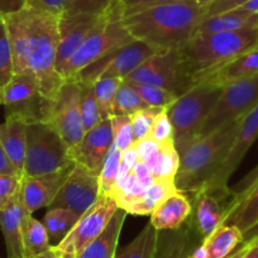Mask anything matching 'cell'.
Instances as JSON below:
<instances>
[{"mask_svg": "<svg viewBox=\"0 0 258 258\" xmlns=\"http://www.w3.org/2000/svg\"><path fill=\"white\" fill-rule=\"evenodd\" d=\"M59 16L39 0H27L21 11L3 16L14 75L31 74L38 83L42 95L51 101L64 83L57 71Z\"/></svg>", "mask_w": 258, "mask_h": 258, "instance_id": "obj_1", "label": "cell"}, {"mask_svg": "<svg viewBox=\"0 0 258 258\" xmlns=\"http://www.w3.org/2000/svg\"><path fill=\"white\" fill-rule=\"evenodd\" d=\"M205 18V8L188 0H171L121 18L135 39L160 51L180 49L194 36Z\"/></svg>", "mask_w": 258, "mask_h": 258, "instance_id": "obj_2", "label": "cell"}, {"mask_svg": "<svg viewBox=\"0 0 258 258\" xmlns=\"http://www.w3.org/2000/svg\"><path fill=\"white\" fill-rule=\"evenodd\" d=\"M257 46L258 28L248 27L224 33L192 36L180 51L198 84Z\"/></svg>", "mask_w": 258, "mask_h": 258, "instance_id": "obj_3", "label": "cell"}, {"mask_svg": "<svg viewBox=\"0 0 258 258\" xmlns=\"http://www.w3.org/2000/svg\"><path fill=\"white\" fill-rule=\"evenodd\" d=\"M238 125L239 120L230 121L207 137L195 141L183 151L175 176L178 192H194L215 175L232 147Z\"/></svg>", "mask_w": 258, "mask_h": 258, "instance_id": "obj_4", "label": "cell"}, {"mask_svg": "<svg viewBox=\"0 0 258 258\" xmlns=\"http://www.w3.org/2000/svg\"><path fill=\"white\" fill-rule=\"evenodd\" d=\"M223 86L212 80H203L194 85L167 108L173 131V145L178 156L198 141L199 132L210 110L220 96Z\"/></svg>", "mask_w": 258, "mask_h": 258, "instance_id": "obj_5", "label": "cell"}, {"mask_svg": "<svg viewBox=\"0 0 258 258\" xmlns=\"http://www.w3.org/2000/svg\"><path fill=\"white\" fill-rule=\"evenodd\" d=\"M75 162L57 129L47 121L27 124V151L23 176L46 175Z\"/></svg>", "mask_w": 258, "mask_h": 258, "instance_id": "obj_6", "label": "cell"}, {"mask_svg": "<svg viewBox=\"0 0 258 258\" xmlns=\"http://www.w3.org/2000/svg\"><path fill=\"white\" fill-rule=\"evenodd\" d=\"M124 80L160 86L177 96L183 95L194 85H197L180 49L157 52Z\"/></svg>", "mask_w": 258, "mask_h": 258, "instance_id": "obj_7", "label": "cell"}, {"mask_svg": "<svg viewBox=\"0 0 258 258\" xmlns=\"http://www.w3.org/2000/svg\"><path fill=\"white\" fill-rule=\"evenodd\" d=\"M258 105V75L225 84L199 132L207 137L230 121L240 120Z\"/></svg>", "mask_w": 258, "mask_h": 258, "instance_id": "obj_8", "label": "cell"}, {"mask_svg": "<svg viewBox=\"0 0 258 258\" xmlns=\"http://www.w3.org/2000/svg\"><path fill=\"white\" fill-rule=\"evenodd\" d=\"M2 105L6 110V118L22 119L27 124L47 121L51 100H47L41 93L38 83L31 74H17L0 90Z\"/></svg>", "mask_w": 258, "mask_h": 258, "instance_id": "obj_9", "label": "cell"}, {"mask_svg": "<svg viewBox=\"0 0 258 258\" xmlns=\"http://www.w3.org/2000/svg\"><path fill=\"white\" fill-rule=\"evenodd\" d=\"M120 21L121 19L106 21L86 38L83 46L74 53V56L62 69L61 76L64 81L74 78L86 66L103 58L110 52L125 46L129 42L135 41V38L124 28Z\"/></svg>", "mask_w": 258, "mask_h": 258, "instance_id": "obj_10", "label": "cell"}, {"mask_svg": "<svg viewBox=\"0 0 258 258\" xmlns=\"http://www.w3.org/2000/svg\"><path fill=\"white\" fill-rule=\"evenodd\" d=\"M258 140V105L250 110L247 115L239 120L233 145L220 165L215 175L202 187H205L215 198L225 203H229L232 198V188L229 187L230 177L239 167L244 156Z\"/></svg>", "mask_w": 258, "mask_h": 258, "instance_id": "obj_11", "label": "cell"}, {"mask_svg": "<svg viewBox=\"0 0 258 258\" xmlns=\"http://www.w3.org/2000/svg\"><path fill=\"white\" fill-rule=\"evenodd\" d=\"M157 52V49L153 48L150 44L135 39L125 46L110 52L94 63L86 66L84 70H81L71 79L79 83L90 84H94L98 79L101 78H118L124 80L146 59Z\"/></svg>", "mask_w": 258, "mask_h": 258, "instance_id": "obj_12", "label": "cell"}, {"mask_svg": "<svg viewBox=\"0 0 258 258\" xmlns=\"http://www.w3.org/2000/svg\"><path fill=\"white\" fill-rule=\"evenodd\" d=\"M80 89L79 81L73 79L64 81L51 103L47 119V123H51L57 129L70 150L85 135L80 113Z\"/></svg>", "mask_w": 258, "mask_h": 258, "instance_id": "obj_13", "label": "cell"}, {"mask_svg": "<svg viewBox=\"0 0 258 258\" xmlns=\"http://www.w3.org/2000/svg\"><path fill=\"white\" fill-rule=\"evenodd\" d=\"M116 210H118V205L113 198L100 195L95 204L81 215L68 237L59 244L52 247L53 250L79 255L91 240L103 233Z\"/></svg>", "mask_w": 258, "mask_h": 258, "instance_id": "obj_14", "label": "cell"}, {"mask_svg": "<svg viewBox=\"0 0 258 258\" xmlns=\"http://www.w3.org/2000/svg\"><path fill=\"white\" fill-rule=\"evenodd\" d=\"M100 197L99 173L75 163L73 171L48 208H62L83 215Z\"/></svg>", "mask_w": 258, "mask_h": 258, "instance_id": "obj_15", "label": "cell"}, {"mask_svg": "<svg viewBox=\"0 0 258 258\" xmlns=\"http://www.w3.org/2000/svg\"><path fill=\"white\" fill-rule=\"evenodd\" d=\"M110 19H121L120 13L91 16V14L61 13L58 21V48H57V71L61 75L62 69L76 51L83 46L89 36L100 24Z\"/></svg>", "mask_w": 258, "mask_h": 258, "instance_id": "obj_16", "label": "cell"}, {"mask_svg": "<svg viewBox=\"0 0 258 258\" xmlns=\"http://www.w3.org/2000/svg\"><path fill=\"white\" fill-rule=\"evenodd\" d=\"M113 143L110 119H104L98 125L85 132L83 140L70 150V156L76 163L100 173Z\"/></svg>", "mask_w": 258, "mask_h": 258, "instance_id": "obj_17", "label": "cell"}, {"mask_svg": "<svg viewBox=\"0 0 258 258\" xmlns=\"http://www.w3.org/2000/svg\"><path fill=\"white\" fill-rule=\"evenodd\" d=\"M75 163L73 162L61 170L46 175L22 177V200L28 213L33 214L36 210L48 208L51 205L59 188L62 187L64 181L68 180Z\"/></svg>", "mask_w": 258, "mask_h": 258, "instance_id": "obj_18", "label": "cell"}, {"mask_svg": "<svg viewBox=\"0 0 258 258\" xmlns=\"http://www.w3.org/2000/svg\"><path fill=\"white\" fill-rule=\"evenodd\" d=\"M191 195L192 213L188 220L200 239L204 240L223 224L228 203L215 198L205 187L198 188Z\"/></svg>", "mask_w": 258, "mask_h": 258, "instance_id": "obj_19", "label": "cell"}, {"mask_svg": "<svg viewBox=\"0 0 258 258\" xmlns=\"http://www.w3.org/2000/svg\"><path fill=\"white\" fill-rule=\"evenodd\" d=\"M27 214L31 213L24 207L21 190L4 209L0 210V229L6 243L7 258H24L22 229Z\"/></svg>", "mask_w": 258, "mask_h": 258, "instance_id": "obj_20", "label": "cell"}, {"mask_svg": "<svg viewBox=\"0 0 258 258\" xmlns=\"http://www.w3.org/2000/svg\"><path fill=\"white\" fill-rule=\"evenodd\" d=\"M203 240L195 233L190 220L172 230H158L155 258H188Z\"/></svg>", "mask_w": 258, "mask_h": 258, "instance_id": "obj_21", "label": "cell"}, {"mask_svg": "<svg viewBox=\"0 0 258 258\" xmlns=\"http://www.w3.org/2000/svg\"><path fill=\"white\" fill-rule=\"evenodd\" d=\"M192 213V205L186 194L173 192L155 208L151 224L157 230H172L182 227Z\"/></svg>", "mask_w": 258, "mask_h": 258, "instance_id": "obj_22", "label": "cell"}, {"mask_svg": "<svg viewBox=\"0 0 258 258\" xmlns=\"http://www.w3.org/2000/svg\"><path fill=\"white\" fill-rule=\"evenodd\" d=\"M0 143L7 157L23 176L27 151V123L22 119L8 116L0 124Z\"/></svg>", "mask_w": 258, "mask_h": 258, "instance_id": "obj_23", "label": "cell"}, {"mask_svg": "<svg viewBox=\"0 0 258 258\" xmlns=\"http://www.w3.org/2000/svg\"><path fill=\"white\" fill-rule=\"evenodd\" d=\"M125 210L118 208L115 214L100 235L91 240L80 252L79 258H114L118 250L119 238L126 218Z\"/></svg>", "mask_w": 258, "mask_h": 258, "instance_id": "obj_24", "label": "cell"}, {"mask_svg": "<svg viewBox=\"0 0 258 258\" xmlns=\"http://www.w3.org/2000/svg\"><path fill=\"white\" fill-rule=\"evenodd\" d=\"M223 224L235 225L243 235L258 224V183L237 202L228 203Z\"/></svg>", "mask_w": 258, "mask_h": 258, "instance_id": "obj_25", "label": "cell"}, {"mask_svg": "<svg viewBox=\"0 0 258 258\" xmlns=\"http://www.w3.org/2000/svg\"><path fill=\"white\" fill-rule=\"evenodd\" d=\"M175 180L170 178H157L153 180V182L141 194L140 197L129 202L123 210H125L126 214L131 215H151L155 208L160 203H162L166 198L176 192Z\"/></svg>", "mask_w": 258, "mask_h": 258, "instance_id": "obj_26", "label": "cell"}, {"mask_svg": "<svg viewBox=\"0 0 258 258\" xmlns=\"http://www.w3.org/2000/svg\"><path fill=\"white\" fill-rule=\"evenodd\" d=\"M248 27H255L254 14L234 9V11L204 18L197 27L194 36L224 33V32L238 31V29L248 28Z\"/></svg>", "mask_w": 258, "mask_h": 258, "instance_id": "obj_27", "label": "cell"}, {"mask_svg": "<svg viewBox=\"0 0 258 258\" xmlns=\"http://www.w3.org/2000/svg\"><path fill=\"white\" fill-rule=\"evenodd\" d=\"M258 75V46L243 53L234 61L228 63L219 71L213 74L212 76L205 80H212L218 85L224 86L232 81L240 80V79L253 78Z\"/></svg>", "mask_w": 258, "mask_h": 258, "instance_id": "obj_28", "label": "cell"}, {"mask_svg": "<svg viewBox=\"0 0 258 258\" xmlns=\"http://www.w3.org/2000/svg\"><path fill=\"white\" fill-rule=\"evenodd\" d=\"M244 240V235L235 225L222 224L203 240L207 258H225Z\"/></svg>", "mask_w": 258, "mask_h": 258, "instance_id": "obj_29", "label": "cell"}, {"mask_svg": "<svg viewBox=\"0 0 258 258\" xmlns=\"http://www.w3.org/2000/svg\"><path fill=\"white\" fill-rule=\"evenodd\" d=\"M23 250L24 258H42L52 250L48 234L43 223L27 214L23 222Z\"/></svg>", "mask_w": 258, "mask_h": 258, "instance_id": "obj_30", "label": "cell"}, {"mask_svg": "<svg viewBox=\"0 0 258 258\" xmlns=\"http://www.w3.org/2000/svg\"><path fill=\"white\" fill-rule=\"evenodd\" d=\"M80 217L81 215L76 214L71 210L62 209V208H54V209L48 208L42 219V223L46 228L52 247L59 244L64 238L68 237L69 233L79 222Z\"/></svg>", "mask_w": 258, "mask_h": 258, "instance_id": "obj_31", "label": "cell"}, {"mask_svg": "<svg viewBox=\"0 0 258 258\" xmlns=\"http://www.w3.org/2000/svg\"><path fill=\"white\" fill-rule=\"evenodd\" d=\"M157 242L158 230L150 222L132 242L116 250L114 258H155Z\"/></svg>", "mask_w": 258, "mask_h": 258, "instance_id": "obj_32", "label": "cell"}, {"mask_svg": "<svg viewBox=\"0 0 258 258\" xmlns=\"http://www.w3.org/2000/svg\"><path fill=\"white\" fill-rule=\"evenodd\" d=\"M147 166L150 167L152 177L155 180L157 178L175 180L178 166H180V156L176 151L173 142L161 145L157 152L147 162Z\"/></svg>", "mask_w": 258, "mask_h": 258, "instance_id": "obj_33", "label": "cell"}, {"mask_svg": "<svg viewBox=\"0 0 258 258\" xmlns=\"http://www.w3.org/2000/svg\"><path fill=\"white\" fill-rule=\"evenodd\" d=\"M148 108L140 94L126 80L121 81L111 106V115H132L137 111ZM109 116V118H110Z\"/></svg>", "mask_w": 258, "mask_h": 258, "instance_id": "obj_34", "label": "cell"}, {"mask_svg": "<svg viewBox=\"0 0 258 258\" xmlns=\"http://www.w3.org/2000/svg\"><path fill=\"white\" fill-rule=\"evenodd\" d=\"M115 12L121 16L119 0H66L62 13L105 16Z\"/></svg>", "mask_w": 258, "mask_h": 258, "instance_id": "obj_35", "label": "cell"}, {"mask_svg": "<svg viewBox=\"0 0 258 258\" xmlns=\"http://www.w3.org/2000/svg\"><path fill=\"white\" fill-rule=\"evenodd\" d=\"M80 113L84 131L88 132L95 125H98L103 119H101L100 111H99L98 101H96L95 91H94V84L80 83Z\"/></svg>", "mask_w": 258, "mask_h": 258, "instance_id": "obj_36", "label": "cell"}, {"mask_svg": "<svg viewBox=\"0 0 258 258\" xmlns=\"http://www.w3.org/2000/svg\"><path fill=\"white\" fill-rule=\"evenodd\" d=\"M121 161V151L114 146H111L108 156H106L104 165L99 173V185H100V195L110 197L113 194L118 178L119 167Z\"/></svg>", "mask_w": 258, "mask_h": 258, "instance_id": "obj_37", "label": "cell"}, {"mask_svg": "<svg viewBox=\"0 0 258 258\" xmlns=\"http://www.w3.org/2000/svg\"><path fill=\"white\" fill-rule=\"evenodd\" d=\"M121 81H123V79L101 78L94 83V91H95L99 111H100L103 120L109 119V116H110L114 98H115L116 91H118Z\"/></svg>", "mask_w": 258, "mask_h": 258, "instance_id": "obj_38", "label": "cell"}, {"mask_svg": "<svg viewBox=\"0 0 258 258\" xmlns=\"http://www.w3.org/2000/svg\"><path fill=\"white\" fill-rule=\"evenodd\" d=\"M129 83V81H128ZM131 85L136 89L141 98L143 99L148 106L152 108H162L166 109L172 105L178 96L175 95L171 91L160 86L151 85V84H141V83H131Z\"/></svg>", "mask_w": 258, "mask_h": 258, "instance_id": "obj_39", "label": "cell"}, {"mask_svg": "<svg viewBox=\"0 0 258 258\" xmlns=\"http://www.w3.org/2000/svg\"><path fill=\"white\" fill-rule=\"evenodd\" d=\"M109 119L111 123L114 146L120 151L126 150L135 143L132 119L129 115H111Z\"/></svg>", "mask_w": 258, "mask_h": 258, "instance_id": "obj_40", "label": "cell"}, {"mask_svg": "<svg viewBox=\"0 0 258 258\" xmlns=\"http://www.w3.org/2000/svg\"><path fill=\"white\" fill-rule=\"evenodd\" d=\"M13 76V56H12L11 43L3 22V24L0 26V90L12 80Z\"/></svg>", "mask_w": 258, "mask_h": 258, "instance_id": "obj_41", "label": "cell"}, {"mask_svg": "<svg viewBox=\"0 0 258 258\" xmlns=\"http://www.w3.org/2000/svg\"><path fill=\"white\" fill-rule=\"evenodd\" d=\"M162 110V108H152V106H148V108L143 109V110H140L137 111V113L132 114V115H129L131 119H132L133 138H135V142H138V141L147 137L156 116H157L158 113H161Z\"/></svg>", "mask_w": 258, "mask_h": 258, "instance_id": "obj_42", "label": "cell"}, {"mask_svg": "<svg viewBox=\"0 0 258 258\" xmlns=\"http://www.w3.org/2000/svg\"><path fill=\"white\" fill-rule=\"evenodd\" d=\"M147 137L157 142L160 146L173 142L172 124H171L167 109H163L161 113H158L152 126H151V131Z\"/></svg>", "mask_w": 258, "mask_h": 258, "instance_id": "obj_43", "label": "cell"}, {"mask_svg": "<svg viewBox=\"0 0 258 258\" xmlns=\"http://www.w3.org/2000/svg\"><path fill=\"white\" fill-rule=\"evenodd\" d=\"M22 177L21 175L0 173V210L4 209L21 190Z\"/></svg>", "mask_w": 258, "mask_h": 258, "instance_id": "obj_44", "label": "cell"}, {"mask_svg": "<svg viewBox=\"0 0 258 258\" xmlns=\"http://www.w3.org/2000/svg\"><path fill=\"white\" fill-rule=\"evenodd\" d=\"M167 2H171V0H119L121 18H125L145 9L152 8V7L160 6V4L167 3Z\"/></svg>", "mask_w": 258, "mask_h": 258, "instance_id": "obj_45", "label": "cell"}, {"mask_svg": "<svg viewBox=\"0 0 258 258\" xmlns=\"http://www.w3.org/2000/svg\"><path fill=\"white\" fill-rule=\"evenodd\" d=\"M248 2H250V0H214L210 6L205 8V18L225 13V12L234 11V9H238L247 4Z\"/></svg>", "mask_w": 258, "mask_h": 258, "instance_id": "obj_46", "label": "cell"}, {"mask_svg": "<svg viewBox=\"0 0 258 258\" xmlns=\"http://www.w3.org/2000/svg\"><path fill=\"white\" fill-rule=\"evenodd\" d=\"M136 148H137L138 157H140L141 161L147 163L148 161L152 158V156L155 155L156 152L160 148V145L157 142H155L153 140H151L150 137H145L143 140L138 141V142H135Z\"/></svg>", "mask_w": 258, "mask_h": 258, "instance_id": "obj_47", "label": "cell"}, {"mask_svg": "<svg viewBox=\"0 0 258 258\" xmlns=\"http://www.w3.org/2000/svg\"><path fill=\"white\" fill-rule=\"evenodd\" d=\"M27 0H0V12L3 16L16 13L26 6Z\"/></svg>", "mask_w": 258, "mask_h": 258, "instance_id": "obj_48", "label": "cell"}, {"mask_svg": "<svg viewBox=\"0 0 258 258\" xmlns=\"http://www.w3.org/2000/svg\"><path fill=\"white\" fill-rule=\"evenodd\" d=\"M0 173H3V175H19L18 171L16 170V167L12 165L9 158L7 157L2 143H0Z\"/></svg>", "mask_w": 258, "mask_h": 258, "instance_id": "obj_49", "label": "cell"}, {"mask_svg": "<svg viewBox=\"0 0 258 258\" xmlns=\"http://www.w3.org/2000/svg\"><path fill=\"white\" fill-rule=\"evenodd\" d=\"M257 240V237H252L248 238V239L243 240L242 244L238 245L234 250H233L230 254H228L225 258H243V255L249 250V248L254 244V242Z\"/></svg>", "mask_w": 258, "mask_h": 258, "instance_id": "obj_50", "label": "cell"}, {"mask_svg": "<svg viewBox=\"0 0 258 258\" xmlns=\"http://www.w3.org/2000/svg\"><path fill=\"white\" fill-rule=\"evenodd\" d=\"M39 2H42L47 8L58 14H61L63 12L64 3H66V0H39Z\"/></svg>", "mask_w": 258, "mask_h": 258, "instance_id": "obj_51", "label": "cell"}, {"mask_svg": "<svg viewBox=\"0 0 258 258\" xmlns=\"http://www.w3.org/2000/svg\"><path fill=\"white\" fill-rule=\"evenodd\" d=\"M239 11L245 12V13L249 14H257L258 13V0H250L247 4L242 6L240 8H238Z\"/></svg>", "mask_w": 258, "mask_h": 258, "instance_id": "obj_52", "label": "cell"}, {"mask_svg": "<svg viewBox=\"0 0 258 258\" xmlns=\"http://www.w3.org/2000/svg\"><path fill=\"white\" fill-rule=\"evenodd\" d=\"M243 258H258V237L257 240L254 242V244L249 248L247 253L243 255Z\"/></svg>", "mask_w": 258, "mask_h": 258, "instance_id": "obj_53", "label": "cell"}, {"mask_svg": "<svg viewBox=\"0 0 258 258\" xmlns=\"http://www.w3.org/2000/svg\"><path fill=\"white\" fill-rule=\"evenodd\" d=\"M188 258H207V255H205V250L204 248H203L202 244L198 245L195 249L192 250V253L190 254V257Z\"/></svg>", "mask_w": 258, "mask_h": 258, "instance_id": "obj_54", "label": "cell"}, {"mask_svg": "<svg viewBox=\"0 0 258 258\" xmlns=\"http://www.w3.org/2000/svg\"><path fill=\"white\" fill-rule=\"evenodd\" d=\"M188 2H192V3L197 4V6L203 7V8H207V7L210 6L214 0H188Z\"/></svg>", "mask_w": 258, "mask_h": 258, "instance_id": "obj_55", "label": "cell"}, {"mask_svg": "<svg viewBox=\"0 0 258 258\" xmlns=\"http://www.w3.org/2000/svg\"><path fill=\"white\" fill-rule=\"evenodd\" d=\"M252 237H258V224L255 225L254 228H252L249 232L244 234V239H248V238H252Z\"/></svg>", "mask_w": 258, "mask_h": 258, "instance_id": "obj_56", "label": "cell"}, {"mask_svg": "<svg viewBox=\"0 0 258 258\" xmlns=\"http://www.w3.org/2000/svg\"><path fill=\"white\" fill-rule=\"evenodd\" d=\"M52 249H53V248H52ZM53 252L57 254V258H79V255L73 254V253H59L56 252V250H53Z\"/></svg>", "mask_w": 258, "mask_h": 258, "instance_id": "obj_57", "label": "cell"}, {"mask_svg": "<svg viewBox=\"0 0 258 258\" xmlns=\"http://www.w3.org/2000/svg\"><path fill=\"white\" fill-rule=\"evenodd\" d=\"M42 258H57V254H56V253H54V252H53V249H52V250H51V252H49V253H48V254L43 255V257H42Z\"/></svg>", "mask_w": 258, "mask_h": 258, "instance_id": "obj_58", "label": "cell"}, {"mask_svg": "<svg viewBox=\"0 0 258 258\" xmlns=\"http://www.w3.org/2000/svg\"><path fill=\"white\" fill-rule=\"evenodd\" d=\"M254 26L255 28H258V13L254 14Z\"/></svg>", "mask_w": 258, "mask_h": 258, "instance_id": "obj_59", "label": "cell"}, {"mask_svg": "<svg viewBox=\"0 0 258 258\" xmlns=\"http://www.w3.org/2000/svg\"><path fill=\"white\" fill-rule=\"evenodd\" d=\"M3 24V14H2V12H0V26Z\"/></svg>", "mask_w": 258, "mask_h": 258, "instance_id": "obj_60", "label": "cell"}, {"mask_svg": "<svg viewBox=\"0 0 258 258\" xmlns=\"http://www.w3.org/2000/svg\"><path fill=\"white\" fill-rule=\"evenodd\" d=\"M0 105H2V98H0Z\"/></svg>", "mask_w": 258, "mask_h": 258, "instance_id": "obj_61", "label": "cell"}]
</instances>
